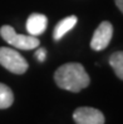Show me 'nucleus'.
<instances>
[{"label":"nucleus","instance_id":"nucleus-3","mask_svg":"<svg viewBox=\"0 0 123 124\" xmlns=\"http://www.w3.org/2000/svg\"><path fill=\"white\" fill-rule=\"evenodd\" d=\"M0 65L14 74H24L28 70V62L19 52L6 46L0 48Z\"/></svg>","mask_w":123,"mask_h":124},{"label":"nucleus","instance_id":"nucleus-4","mask_svg":"<svg viewBox=\"0 0 123 124\" xmlns=\"http://www.w3.org/2000/svg\"><path fill=\"white\" fill-rule=\"evenodd\" d=\"M113 36V26L109 21H102L96 29L94 34L90 40V48L96 52L106 49L112 40Z\"/></svg>","mask_w":123,"mask_h":124},{"label":"nucleus","instance_id":"nucleus-1","mask_svg":"<svg viewBox=\"0 0 123 124\" xmlns=\"http://www.w3.org/2000/svg\"><path fill=\"white\" fill-rule=\"evenodd\" d=\"M54 80L60 89L78 93L90 84V78L79 63H68L59 67L54 73Z\"/></svg>","mask_w":123,"mask_h":124},{"label":"nucleus","instance_id":"nucleus-2","mask_svg":"<svg viewBox=\"0 0 123 124\" xmlns=\"http://www.w3.org/2000/svg\"><path fill=\"white\" fill-rule=\"evenodd\" d=\"M0 35L8 44L21 50H32V49L38 48L40 44V41L37 36L18 34L14 30V28L10 25H3L0 28Z\"/></svg>","mask_w":123,"mask_h":124},{"label":"nucleus","instance_id":"nucleus-7","mask_svg":"<svg viewBox=\"0 0 123 124\" xmlns=\"http://www.w3.org/2000/svg\"><path fill=\"white\" fill-rule=\"evenodd\" d=\"M77 16L74 15H72V16H67V18H64L62 19L59 23H58L54 28V31H53V39L55 41L58 40H60L64 35H66L67 33H69L72 29H73L77 24Z\"/></svg>","mask_w":123,"mask_h":124},{"label":"nucleus","instance_id":"nucleus-6","mask_svg":"<svg viewBox=\"0 0 123 124\" xmlns=\"http://www.w3.org/2000/svg\"><path fill=\"white\" fill-rule=\"evenodd\" d=\"M47 26H48V18L39 13L32 14L26 20V30L29 35L39 36L45 31Z\"/></svg>","mask_w":123,"mask_h":124},{"label":"nucleus","instance_id":"nucleus-10","mask_svg":"<svg viewBox=\"0 0 123 124\" xmlns=\"http://www.w3.org/2000/svg\"><path fill=\"white\" fill-rule=\"evenodd\" d=\"M35 56H37L38 62H44V60H45V58H47V50H45V49H43V48H40L38 52L35 53Z\"/></svg>","mask_w":123,"mask_h":124},{"label":"nucleus","instance_id":"nucleus-11","mask_svg":"<svg viewBox=\"0 0 123 124\" xmlns=\"http://www.w3.org/2000/svg\"><path fill=\"white\" fill-rule=\"evenodd\" d=\"M114 3H115V5H117V8L122 11V14H123V0H114Z\"/></svg>","mask_w":123,"mask_h":124},{"label":"nucleus","instance_id":"nucleus-8","mask_svg":"<svg viewBox=\"0 0 123 124\" xmlns=\"http://www.w3.org/2000/svg\"><path fill=\"white\" fill-rule=\"evenodd\" d=\"M14 101V94L8 85L0 83V109H6L11 107Z\"/></svg>","mask_w":123,"mask_h":124},{"label":"nucleus","instance_id":"nucleus-9","mask_svg":"<svg viewBox=\"0 0 123 124\" xmlns=\"http://www.w3.org/2000/svg\"><path fill=\"white\" fill-rule=\"evenodd\" d=\"M109 65L113 68L115 75L123 80V52H115L109 58Z\"/></svg>","mask_w":123,"mask_h":124},{"label":"nucleus","instance_id":"nucleus-5","mask_svg":"<svg viewBox=\"0 0 123 124\" xmlns=\"http://www.w3.org/2000/svg\"><path fill=\"white\" fill-rule=\"evenodd\" d=\"M73 119L77 124H104L103 113L96 108L81 107L73 113Z\"/></svg>","mask_w":123,"mask_h":124}]
</instances>
